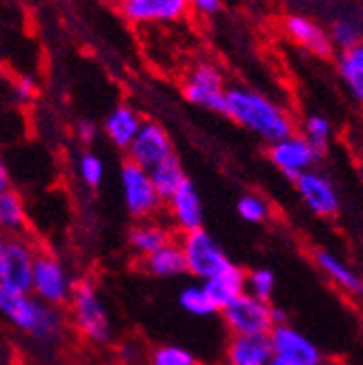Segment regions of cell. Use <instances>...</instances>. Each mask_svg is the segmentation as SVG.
<instances>
[{"label": "cell", "instance_id": "6da1fadb", "mask_svg": "<svg viewBox=\"0 0 363 365\" xmlns=\"http://www.w3.org/2000/svg\"><path fill=\"white\" fill-rule=\"evenodd\" d=\"M224 115L248 133L257 135L265 144H275L296 133V124L285 107L261 94V91L244 85L226 87Z\"/></svg>", "mask_w": 363, "mask_h": 365}, {"label": "cell", "instance_id": "7a4b0ae2", "mask_svg": "<svg viewBox=\"0 0 363 365\" xmlns=\"http://www.w3.org/2000/svg\"><path fill=\"white\" fill-rule=\"evenodd\" d=\"M0 317L37 346H57L68 331L63 311L41 302L31 292H9L0 287Z\"/></svg>", "mask_w": 363, "mask_h": 365}, {"label": "cell", "instance_id": "3957f363", "mask_svg": "<svg viewBox=\"0 0 363 365\" xmlns=\"http://www.w3.org/2000/svg\"><path fill=\"white\" fill-rule=\"evenodd\" d=\"M66 307L70 313V324L85 341L94 346H107L111 341L113 324L94 283L76 281L70 302Z\"/></svg>", "mask_w": 363, "mask_h": 365}, {"label": "cell", "instance_id": "277c9868", "mask_svg": "<svg viewBox=\"0 0 363 365\" xmlns=\"http://www.w3.org/2000/svg\"><path fill=\"white\" fill-rule=\"evenodd\" d=\"M74 279L68 272L66 263L46 250H37L33 261V274H31V294L46 302L51 307H66L70 302Z\"/></svg>", "mask_w": 363, "mask_h": 365}, {"label": "cell", "instance_id": "5b68a950", "mask_svg": "<svg viewBox=\"0 0 363 365\" xmlns=\"http://www.w3.org/2000/svg\"><path fill=\"white\" fill-rule=\"evenodd\" d=\"M37 246L26 235H0V287L31 292V274Z\"/></svg>", "mask_w": 363, "mask_h": 365}, {"label": "cell", "instance_id": "8992f818", "mask_svg": "<svg viewBox=\"0 0 363 365\" xmlns=\"http://www.w3.org/2000/svg\"><path fill=\"white\" fill-rule=\"evenodd\" d=\"M178 246L183 250L188 274H192L200 283L215 277L218 272H222L224 267H229L233 263L205 226L196 228V231L183 233Z\"/></svg>", "mask_w": 363, "mask_h": 365}, {"label": "cell", "instance_id": "52a82bcc", "mask_svg": "<svg viewBox=\"0 0 363 365\" xmlns=\"http://www.w3.org/2000/svg\"><path fill=\"white\" fill-rule=\"evenodd\" d=\"M220 313L231 335L267 337L270 331L277 327L275 307L246 292L237 296L231 304H226Z\"/></svg>", "mask_w": 363, "mask_h": 365}, {"label": "cell", "instance_id": "ba28073f", "mask_svg": "<svg viewBox=\"0 0 363 365\" xmlns=\"http://www.w3.org/2000/svg\"><path fill=\"white\" fill-rule=\"evenodd\" d=\"M272 356L267 365H322V352L302 331L292 324H277L267 335Z\"/></svg>", "mask_w": 363, "mask_h": 365}, {"label": "cell", "instance_id": "9c48e42d", "mask_svg": "<svg viewBox=\"0 0 363 365\" xmlns=\"http://www.w3.org/2000/svg\"><path fill=\"white\" fill-rule=\"evenodd\" d=\"M120 187L124 207L135 220H150L163 205L153 185L148 170L131 161H124V165L120 168Z\"/></svg>", "mask_w": 363, "mask_h": 365}, {"label": "cell", "instance_id": "30bf717a", "mask_svg": "<svg viewBox=\"0 0 363 365\" xmlns=\"http://www.w3.org/2000/svg\"><path fill=\"white\" fill-rule=\"evenodd\" d=\"M224 94H226L224 74L211 61L196 63L183 83V96L190 105L220 115H224Z\"/></svg>", "mask_w": 363, "mask_h": 365}, {"label": "cell", "instance_id": "8fae6325", "mask_svg": "<svg viewBox=\"0 0 363 365\" xmlns=\"http://www.w3.org/2000/svg\"><path fill=\"white\" fill-rule=\"evenodd\" d=\"M267 159L283 176L296 180L300 174L315 170V165L322 159V153L313 148L300 133H292L285 140L267 146Z\"/></svg>", "mask_w": 363, "mask_h": 365}, {"label": "cell", "instance_id": "7c38bea8", "mask_svg": "<svg viewBox=\"0 0 363 365\" xmlns=\"http://www.w3.org/2000/svg\"><path fill=\"white\" fill-rule=\"evenodd\" d=\"M294 185L305 207L317 217H333L339 213L342 209L339 192L324 172L309 170L294 180Z\"/></svg>", "mask_w": 363, "mask_h": 365}, {"label": "cell", "instance_id": "4fadbf2b", "mask_svg": "<svg viewBox=\"0 0 363 365\" xmlns=\"http://www.w3.org/2000/svg\"><path fill=\"white\" fill-rule=\"evenodd\" d=\"M126 153H128L131 163L140 165L144 170H150L174 153V144H172L170 133L159 122L144 120L138 135H135V140L126 148Z\"/></svg>", "mask_w": 363, "mask_h": 365}, {"label": "cell", "instance_id": "5bb4252c", "mask_svg": "<svg viewBox=\"0 0 363 365\" xmlns=\"http://www.w3.org/2000/svg\"><path fill=\"white\" fill-rule=\"evenodd\" d=\"M122 16L131 24H174L192 11L190 0H126L120 5Z\"/></svg>", "mask_w": 363, "mask_h": 365}, {"label": "cell", "instance_id": "9a60e30c", "mask_svg": "<svg viewBox=\"0 0 363 365\" xmlns=\"http://www.w3.org/2000/svg\"><path fill=\"white\" fill-rule=\"evenodd\" d=\"M283 29H285L287 37H290L294 43L302 46L305 51H309V53L315 55V57L327 59V57H331L333 51H335V48H333V41H331V37H329V31H327L320 22L313 20V18H309V16L292 14V16L285 18Z\"/></svg>", "mask_w": 363, "mask_h": 365}, {"label": "cell", "instance_id": "2e32d148", "mask_svg": "<svg viewBox=\"0 0 363 365\" xmlns=\"http://www.w3.org/2000/svg\"><path fill=\"white\" fill-rule=\"evenodd\" d=\"M165 202H168L172 224L178 228L180 233H190V231H196V228H203L205 207H203V200H200L196 185L190 178Z\"/></svg>", "mask_w": 363, "mask_h": 365}, {"label": "cell", "instance_id": "e0dca14e", "mask_svg": "<svg viewBox=\"0 0 363 365\" xmlns=\"http://www.w3.org/2000/svg\"><path fill=\"white\" fill-rule=\"evenodd\" d=\"M203 287L220 313L226 304H231L237 296H242L246 292V272L240 265L231 263L229 267L218 272L215 277L203 281Z\"/></svg>", "mask_w": 363, "mask_h": 365}, {"label": "cell", "instance_id": "ac0fdd59", "mask_svg": "<svg viewBox=\"0 0 363 365\" xmlns=\"http://www.w3.org/2000/svg\"><path fill=\"white\" fill-rule=\"evenodd\" d=\"M142 115L135 111L131 105L122 103L118 107H113L109 111V115L105 118L103 122V133L107 135V140L120 148V150H126L131 146V142L135 140V135H138L140 126H142Z\"/></svg>", "mask_w": 363, "mask_h": 365}, {"label": "cell", "instance_id": "d6986e66", "mask_svg": "<svg viewBox=\"0 0 363 365\" xmlns=\"http://www.w3.org/2000/svg\"><path fill=\"white\" fill-rule=\"evenodd\" d=\"M315 263L324 272V277L339 287L342 292L350 294V296H363V279L361 274L350 267L346 261H342L337 255L329 252V250H317L315 255Z\"/></svg>", "mask_w": 363, "mask_h": 365}, {"label": "cell", "instance_id": "ffe728a7", "mask_svg": "<svg viewBox=\"0 0 363 365\" xmlns=\"http://www.w3.org/2000/svg\"><path fill=\"white\" fill-rule=\"evenodd\" d=\"M172 242V231L155 220H138L128 231V248L138 257H148Z\"/></svg>", "mask_w": 363, "mask_h": 365}, {"label": "cell", "instance_id": "44dd1931", "mask_svg": "<svg viewBox=\"0 0 363 365\" xmlns=\"http://www.w3.org/2000/svg\"><path fill=\"white\" fill-rule=\"evenodd\" d=\"M226 365H267L272 348L267 337L233 335L226 344Z\"/></svg>", "mask_w": 363, "mask_h": 365}, {"label": "cell", "instance_id": "7402d4cb", "mask_svg": "<svg viewBox=\"0 0 363 365\" xmlns=\"http://www.w3.org/2000/svg\"><path fill=\"white\" fill-rule=\"evenodd\" d=\"M142 267L155 279H174V277H180V274H188L183 250H180V246L174 240L165 244L163 248H159L157 252L144 257Z\"/></svg>", "mask_w": 363, "mask_h": 365}, {"label": "cell", "instance_id": "603a6c76", "mask_svg": "<svg viewBox=\"0 0 363 365\" xmlns=\"http://www.w3.org/2000/svg\"><path fill=\"white\" fill-rule=\"evenodd\" d=\"M337 74L348 94L363 105V41L337 57Z\"/></svg>", "mask_w": 363, "mask_h": 365}, {"label": "cell", "instance_id": "cb8c5ba5", "mask_svg": "<svg viewBox=\"0 0 363 365\" xmlns=\"http://www.w3.org/2000/svg\"><path fill=\"white\" fill-rule=\"evenodd\" d=\"M29 224L26 202L14 187L0 192V231L7 235H24Z\"/></svg>", "mask_w": 363, "mask_h": 365}, {"label": "cell", "instance_id": "d4e9b609", "mask_svg": "<svg viewBox=\"0 0 363 365\" xmlns=\"http://www.w3.org/2000/svg\"><path fill=\"white\" fill-rule=\"evenodd\" d=\"M148 174H150L153 185H155V190H157V194H159V198L163 202L188 180L183 163H180V159L174 153L170 157H165L161 163H157L155 168H150Z\"/></svg>", "mask_w": 363, "mask_h": 365}, {"label": "cell", "instance_id": "484cf974", "mask_svg": "<svg viewBox=\"0 0 363 365\" xmlns=\"http://www.w3.org/2000/svg\"><path fill=\"white\" fill-rule=\"evenodd\" d=\"M305 140L317 148L322 155L324 150L331 146V137H333V124L327 115L322 113H311L305 118V124H302V133H300Z\"/></svg>", "mask_w": 363, "mask_h": 365}, {"label": "cell", "instance_id": "4316f807", "mask_svg": "<svg viewBox=\"0 0 363 365\" xmlns=\"http://www.w3.org/2000/svg\"><path fill=\"white\" fill-rule=\"evenodd\" d=\"M329 37L333 41V48H339L342 53L352 48V46L363 41V29L354 18L348 16H339L333 20L331 29H329Z\"/></svg>", "mask_w": 363, "mask_h": 365}, {"label": "cell", "instance_id": "83f0119b", "mask_svg": "<svg viewBox=\"0 0 363 365\" xmlns=\"http://www.w3.org/2000/svg\"><path fill=\"white\" fill-rule=\"evenodd\" d=\"M178 304L183 311H188L190 315L194 317H209V315H215L218 309L213 307V302L209 300L203 283L200 285H188L180 289L178 294Z\"/></svg>", "mask_w": 363, "mask_h": 365}, {"label": "cell", "instance_id": "f1b7e54d", "mask_svg": "<svg viewBox=\"0 0 363 365\" xmlns=\"http://www.w3.org/2000/svg\"><path fill=\"white\" fill-rule=\"evenodd\" d=\"M275 289H277V277L272 269L255 267V269L246 272V294L270 302L272 296H275Z\"/></svg>", "mask_w": 363, "mask_h": 365}, {"label": "cell", "instance_id": "f546056e", "mask_svg": "<svg viewBox=\"0 0 363 365\" xmlns=\"http://www.w3.org/2000/svg\"><path fill=\"white\" fill-rule=\"evenodd\" d=\"M76 172H78V178L81 182L87 187V190H98L105 180V163L98 155L85 150L81 157H78V163H76Z\"/></svg>", "mask_w": 363, "mask_h": 365}, {"label": "cell", "instance_id": "4dcf8cb0", "mask_svg": "<svg viewBox=\"0 0 363 365\" xmlns=\"http://www.w3.org/2000/svg\"><path fill=\"white\" fill-rule=\"evenodd\" d=\"M237 215L248 222V224H263L270 217V205L265 198L257 196V194H244L237 200Z\"/></svg>", "mask_w": 363, "mask_h": 365}, {"label": "cell", "instance_id": "1f68e13d", "mask_svg": "<svg viewBox=\"0 0 363 365\" xmlns=\"http://www.w3.org/2000/svg\"><path fill=\"white\" fill-rule=\"evenodd\" d=\"M150 365H196V356L183 346H159L150 354Z\"/></svg>", "mask_w": 363, "mask_h": 365}, {"label": "cell", "instance_id": "d6a6232c", "mask_svg": "<svg viewBox=\"0 0 363 365\" xmlns=\"http://www.w3.org/2000/svg\"><path fill=\"white\" fill-rule=\"evenodd\" d=\"M14 94L20 103H29V101H35V96L39 94L37 89V81L29 74H20L16 81H14Z\"/></svg>", "mask_w": 363, "mask_h": 365}, {"label": "cell", "instance_id": "836d02e7", "mask_svg": "<svg viewBox=\"0 0 363 365\" xmlns=\"http://www.w3.org/2000/svg\"><path fill=\"white\" fill-rule=\"evenodd\" d=\"M74 135H76V140L81 144H94L96 137H98V126L94 122H89V120H81L74 126Z\"/></svg>", "mask_w": 363, "mask_h": 365}, {"label": "cell", "instance_id": "e575fe53", "mask_svg": "<svg viewBox=\"0 0 363 365\" xmlns=\"http://www.w3.org/2000/svg\"><path fill=\"white\" fill-rule=\"evenodd\" d=\"M190 5L203 16H213L222 9V0H190Z\"/></svg>", "mask_w": 363, "mask_h": 365}, {"label": "cell", "instance_id": "d590c367", "mask_svg": "<svg viewBox=\"0 0 363 365\" xmlns=\"http://www.w3.org/2000/svg\"><path fill=\"white\" fill-rule=\"evenodd\" d=\"M7 187H11V178H9V168L3 159V153H0V192H5Z\"/></svg>", "mask_w": 363, "mask_h": 365}, {"label": "cell", "instance_id": "8d00e7d4", "mask_svg": "<svg viewBox=\"0 0 363 365\" xmlns=\"http://www.w3.org/2000/svg\"><path fill=\"white\" fill-rule=\"evenodd\" d=\"M111 3H116V5H124L126 0H111Z\"/></svg>", "mask_w": 363, "mask_h": 365}]
</instances>
